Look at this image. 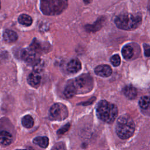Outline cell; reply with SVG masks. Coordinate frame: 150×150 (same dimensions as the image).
I'll use <instances>...</instances> for the list:
<instances>
[{"mask_svg":"<svg viewBox=\"0 0 150 150\" xmlns=\"http://www.w3.org/2000/svg\"><path fill=\"white\" fill-rule=\"evenodd\" d=\"M96 114L100 120L111 124L117 117L118 109L115 104L106 100H101L97 105Z\"/></svg>","mask_w":150,"mask_h":150,"instance_id":"6da1fadb","label":"cell"},{"mask_svg":"<svg viewBox=\"0 0 150 150\" xmlns=\"http://www.w3.org/2000/svg\"><path fill=\"white\" fill-rule=\"evenodd\" d=\"M135 124L132 119L127 115L120 116L116 124V133L122 139L130 138L135 131Z\"/></svg>","mask_w":150,"mask_h":150,"instance_id":"7a4b0ae2","label":"cell"},{"mask_svg":"<svg viewBox=\"0 0 150 150\" xmlns=\"http://www.w3.org/2000/svg\"><path fill=\"white\" fill-rule=\"evenodd\" d=\"M68 0H40V9L46 15H57L67 7Z\"/></svg>","mask_w":150,"mask_h":150,"instance_id":"3957f363","label":"cell"},{"mask_svg":"<svg viewBox=\"0 0 150 150\" xmlns=\"http://www.w3.org/2000/svg\"><path fill=\"white\" fill-rule=\"evenodd\" d=\"M142 17L140 14L124 13L118 15L115 19L116 26L124 30H132L137 28L141 23Z\"/></svg>","mask_w":150,"mask_h":150,"instance_id":"277c9868","label":"cell"},{"mask_svg":"<svg viewBox=\"0 0 150 150\" xmlns=\"http://www.w3.org/2000/svg\"><path fill=\"white\" fill-rule=\"evenodd\" d=\"M73 84L77 93H86L90 91L93 87V80L89 74H82L77 77Z\"/></svg>","mask_w":150,"mask_h":150,"instance_id":"5b68a950","label":"cell"},{"mask_svg":"<svg viewBox=\"0 0 150 150\" xmlns=\"http://www.w3.org/2000/svg\"><path fill=\"white\" fill-rule=\"evenodd\" d=\"M50 118L53 120L62 121L68 116V110L66 105L62 103L54 104L49 110Z\"/></svg>","mask_w":150,"mask_h":150,"instance_id":"8992f818","label":"cell"},{"mask_svg":"<svg viewBox=\"0 0 150 150\" xmlns=\"http://www.w3.org/2000/svg\"><path fill=\"white\" fill-rule=\"evenodd\" d=\"M123 57L126 60H131L137 57L139 53V46L135 43L125 45L121 50Z\"/></svg>","mask_w":150,"mask_h":150,"instance_id":"52a82bcc","label":"cell"},{"mask_svg":"<svg viewBox=\"0 0 150 150\" xmlns=\"http://www.w3.org/2000/svg\"><path fill=\"white\" fill-rule=\"evenodd\" d=\"M94 72L99 76L107 77L111 75L112 70L110 66L107 64H102L97 66L94 69Z\"/></svg>","mask_w":150,"mask_h":150,"instance_id":"ba28073f","label":"cell"},{"mask_svg":"<svg viewBox=\"0 0 150 150\" xmlns=\"http://www.w3.org/2000/svg\"><path fill=\"white\" fill-rule=\"evenodd\" d=\"M21 58L28 63H32L36 60V52L29 49H24L21 52Z\"/></svg>","mask_w":150,"mask_h":150,"instance_id":"9c48e42d","label":"cell"},{"mask_svg":"<svg viewBox=\"0 0 150 150\" xmlns=\"http://www.w3.org/2000/svg\"><path fill=\"white\" fill-rule=\"evenodd\" d=\"M41 80V76L39 73L36 70L31 72L28 77V82L30 86L33 87H38Z\"/></svg>","mask_w":150,"mask_h":150,"instance_id":"30bf717a","label":"cell"},{"mask_svg":"<svg viewBox=\"0 0 150 150\" xmlns=\"http://www.w3.org/2000/svg\"><path fill=\"white\" fill-rule=\"evenodd\" d=\"M105 21V18L103 16H101L92 25H87L85 26V29L87 32H95L98 30H100Z\"/></svg>","mask_w":150,"mask_h":150,"instance_id":"8fae6325","label":"cell"},{"mask_svg":"<svg viewBox=\"0 0 150 150\" xmlns=\"http://www.w3.org/2000/svg\"><path fill=\"white\" fill-rule=\"evenodd\" d=\"M81 69V63L77 59L71 60L67 65V70L70 73H76Z\"/></svg>","mask_w":150,"mask_h":150,"instance_id":"7c38bea8","label":"cell"},{"mask_svg":"<svg viewBox=\"0 0 150 150\" xmlns=\"http://www.w3.org/2000/svg\"><path fill=\"white\" fill-rule=\"evenodd\" d=\"M12 141V136L8 131H2L0 132V145L4 146L9 145Z\"/></svg>","mask_w":150,"mask_h":150,"instance_id":"4fadbf2b","label":"cell"},{"mask_svg":"<svg viewBox=\"0 0 150 150\" xmlns=\"http://www.w3.org/2000/svg\"><path fill=\"white\" fill-rule=\"evenodd\" d=\"M18 35L13 30L6 29L4 32L3 38L4 40L7 43L15 42L18 39Z\"/></svg>","mask_w":150,"mask_h":150,"instance_id":"5bb4252c","label":"cell"},{"mask_svg":"<svg viewBox=\"0 0 150 150\" xmlns=\"http://www.w3.org/2000/svg\"><path fill=\"white\" fill-rule=\"evenodd\" d=\"M123 93L129 99H134L137 95V90L132 85H127L123 88Z\"/></svg>","mask_w":150,"mask_h":150,"instance_id":"9a60e30c","label":"cell"},{"mask_svg":"<svg viewBox=\"0 0 150 150\" xmlns=\"http://www.w3.org/2000/svg\"><path fill=\"white\" fill-rule=\"evenodd\" d=\"M63 93L64 96L67 98H71L73 97L77 93V89L73 83L71 84H69L66 86Z\"/></svg>","mask_w":150,"mask_h":150,"instance_id":"2e32d148","label":"cell"},{"mask_svg":"<svg viewBox=\"0 0 150 150\" xmlns=\"http://www.w3.org/2000/svg\"><path fill=\"white\" fill-rule=\"evenodd\" d=\"M33 142L40 147L45 148L49 145V138L47 137H37L33 139Z\"/></svg>","mask_w":150,"mask_h":150,"instance_id":"e0dca14e","label":"cell"},{"mask_svg":"<svg viewBox=\"0 0 150 150\" xmlns=\"http://www.w3.org/2000/svg\"><path fill=\"white\" fill-rule=\"evenodd\" d=\"M32 18L28 15L22 14L18 18V22L22 25L29 26L32 23Z\"/></svg>","mask_w":150,"mask_h":150,"instance_id":"ac0fdd59","label":"cell"},{"mask_svg":"<svg viewBox=\"0 0 150 150\" xmlns=\"http://www.w3.org/2000/svg\"><path fill=\"white\" fill-rule=\"evenodd\" d=\"M21 122L22 125L26 128H30L34 125V120L30 115H25L22 118Z\"/></svg>","mask_w":150,"mask_h":150,"instance_id":"d6986e66","label":"cell"},{"mask_svg":"<svg viewBox=\"0 0 150 150\" xmlns=\"http://www.w3.org/2000/svg\"><path fill=\"white\" fill-rule=\"evenodd\" d=\"M139 105L142 109H146L150 106V97L143 96L139 101Z\"/></svg>","mask_w":150,"mask_h":150,"instance_id":"ffe728a7","label":"cell"},{"mask_svg":"<svg viewBox=\"0 0 150 150\" xmlns=\"http://www.w3.org/2000/svg\"><path fill=\"white\" fill-rule=\"evenodd\" d=\"M110 61H111V64L114 66L116 67V66H118L120 64V63H121V58H120V57L118 54H114L111 57Z\"/></svg>","mask_w":150,"mask_h":150,"instance_id":"44dd1931","label":"cell"},{"mask_svg":"<svg viewBox=\"0 0 150 150\" xmlns=\"http://www.w3.org/2000/svg\"><path fill=\"white\" fill-rule=\"evenodd\" d=\"M70 127V123H67L66 125H64V126H63L62 128H60L58 131H57V134L59 135H63L64 133H66L67 131H68V130L69 129Z\"/></svg>","mask_w":150,"mask_h":150,"instance_id":"7402d4cb","label":"cell"},{"mask_svg":"<svg viewBox=\"0 0 150 150\" xmlns=\"http://www.w3.org/2000/svg\"><path fill=\"white\" fill-rule=\"evenodd\" d=\"M144 54L146 57L150 56V46L147 44H144Z\"/></svg>","mask_w":150,"mask_h":150,"instance_id":"603a6c76","label":"cell"},{"mask_svg":"<svg viewBox=\"0 0 150 150\" xmlns=\"http://www.w3.org/2000/svg\"><path fill=\"white\" fill-rule=\"evenodd\" d=\"M92 0H83L84 2L86 4H90Z\"/></svg>","mask_w":150,"mask_h":150,"instance_id":"cb8c5ba5","label":"cell"},{"mask_svg":"<svg viewBox=\"0 0 150 150\" xmlns=\"http://www.w3.org/2000/svg\"><path fill=\"white\" fill-rule=\"evenodd\" d=\"M0 9H1V2H0Z\"/></svg>","mask_w":150,"mask_h":150,"instance_id":"d4e9b609","label":"cell"}]
</instances>
